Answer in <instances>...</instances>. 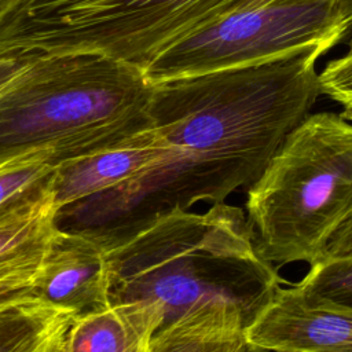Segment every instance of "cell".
I'll list each match as a JSON object with an SVG mask.
<instances>
[{
  "label": "cell",
  "mask_w": 352,
  "mask_h": 352,
  "mask_svg": "<svg viewBox=\"0 0 352 352\" xmlns=\"http://www.w3.org/2000/svg\"><path fill=\"white\" fill-rule=\"evenodd\" d=\"M311 45L286 56L154 84L164 157L133 182L56 210V226L113 238L170 209L221 204L248 188L320 95Z\"/></svg>",
  "instance_id": "obj_1"
},
{
  "label": "cell",
  "mask_w": 352,
  "mask_h": 352,
  "mask_svg": "<svg viewBox=\"0 0 352 352\" xmlns=\"http://www.w3.org/2000/svg\"><path fill=\"white\" fill-rule=\"evenodd\" d=\"M104 239L111 302H155L164 315L161 326L205 304L226 302L239 311L246 329L282 283L260 253L245 212L226 202L204 213L175 208Z\"/></svg>",
  "instance_id": "obj_2"
},
{
  "label": "cell",
  "mask_w": 352,
  "mask_h": 352,
  "mask_svg": "<svg viewBox=\"0 0 352 352\" xmlns=\"http://www.w3.org/2000/svg\"><path fill=\"white\" fill-rule=\"evenodd\" d=\"M154 84L136 66L89 54H38L0 89V164L47 151L55 164L151 126Z\"/></svg>",
  "instance_id": "obj_3"
},
{
  "label": "cell",
  "mask_w": 352,
  "mask_h": 352,
  "mask_svg": "<svg viewBox=\"0 0 352 352\" xmlns=\"http://www.w3.org/2000/svg\"><path fill=\"white\" fill-rule=\"evenodd\" d=\"M246 190V217L264 258L320 260L352 214V124L336 113L308 114Z\"/></svg>",
  "instance_id": "obj_4"
},
{
  "label": "cell",
  "mask_w": 352,
  "mask_h": 352,
  "mask_svg": "<svg viewBox=\"0 0 352 352\" xmlns=\"http://www.w3.org/2000/svg\"><path fill=\"white\" fill-rule=\"evenodd\" d=\"M241 1L19 0L0 25V47L100 54L144 72L166 48Z\"/></svg>",
  "instance_id": "obj_5"
},
{
  "label": "cell",
  "mask_w": 352,
  "mask_h": 352,
  "mask_svg": "<svg viewBox=\"0 0 352 352\" xmlns=\"http://www.w3.org/2000/svg\"><path fill=\"white\" fill-rule=\"evenodd\" d=\"M349 28L336 0H278L232 11L183 37L144 74L158 84L274 60L311 45L331 48Z\"/></svg>",
  "instance_id": "obj_6"
},
{
  "label": "cell",
  "mask_w": 352,
  "mask_h": 352,
  "mask_svg": "<svg viewBox=\"0 0 352 352\" xmlns=\"http://www.w3.org/2000/svg\"><path fill=\"white\" fill-rule=\"evenodd\" d=\"M37 298L76 316L111 304V264L103 236L92 231L55 232L33 285Z\"/></svg>",
  "instance_id": "obj_7"
},
{
  "label": "cell",
  "mask_w": 352,
  "mask_h": 352,
  "mask_svg": "<svg viewBox=\"0 0 352 352\" xmlns=\"http://www.w3.org/2000/svg\"><path fill=\"white\" fill-rule=\"evenodd\" d=\"M248 352H352V309L304 300L290 285L245 329Z\"/></svg>",
  "instance_id": "obj_8"
},
{
  "label": "cell",
  "mask_w": 352,
  "mask_h": 352,
  "mask_svg": "<svg viewBox=\"0 0 352 352\" xmlns=\"http://www.w3.org/2000/svg\"><path fill=\"white\" fill-rule=\"evenodd\" d=\"M164 153L160 133L150 126L102 148L58 162L52 184L56 210L133 182L157 164Z\"/></svg>",
  "instance_id": "obj_9"
},
{
  "label": "cell",
  "mask_w": 352,
  "mask_h": 352,
  "mask_svg": "<svg viewBox=\"0 0 352 352\" xmlns=\"http://www.w3.org/2000/svg\"><path fill=\"white\" fill-rule=\"evenodd\" d=\"M162 320V309L155 302H111L73 318L58 352H151Z\"/></svg>",
  "instance_id": "obj_10"
},
{
  "label": "cell",
  "mask_w": 352,
  "mask_h": 352,
  "mask_svg": "<svg viewBox=\"0 0 352 352\" xmlns=\"http://www.w3.org/2000/svg\"><path fill=\"white\" fill-rule=\"evenodd\" d=\"M151 352H248L245 323L232 305L209 302L161 326Z\"/></svg>",
  "instance_id": "obj_11"
},
{
  "label": "cell",
  "mask_w": 352,
  "mask_h": 352,
  "mask_svg": "<svg viewBox=\"0 0 352 352\" xmlns=\"http://www.w3.org/2000/svg\"><path fill=\"white\" fill-rule=\"evenodd\" d=\"M58 231L54 198L0 226V283L33 282Z\"/></svg>",
  "instance_id": "obj_12"
},
{
  "label": "cell",
  "mask_w": 352,
  "mask_h": 352,
  "mask_svg": "<svg viewBox=\"0 0 352 352\" xmlns=\"http://www.w3.org/2000/svg\"><path fill=\"white\" fill-rule=\"evenodd\" d=\"M74 314L32 298L0 308V352H58Z\"/></svg>",
  "instance_id": "obj_13"
},
{
  "label": "cell",
  "mask_w": 352,
  "mask_h": 352,
  "mask_svg": "<svg viewBox=\"0 0 352 352\" xmlns=\"http://www.w3.org/2000/svg\"><path fill=\"white\" fill-rule=\"evenodd\" d=\"M55 161L47 151L0 164V226L52 198Z\"/></svg>",
  "instance_id": "obj_14"
},
{
  "label": "cell",
  "mask_w": 352,
  "mask_h": 352,
  "mask_svg": "<svg viewBox=\"0 0 352 352\" xmlns=\"http://www.w3.org/2000/svg\"><path fill=\"white\" fill-rule=\"evenodd\" d=\"M292 286L307 301L352 309V257L320 258Z\"/></svg>",
  "instance_id": "obj_15"
},
{
  "label": "cell",
  "mask_w": 352,
  "mask_h": 352,
  "mask_svg": "<svg viewBox=\"0 0 352 352\" xmlns=\"http://www.w3.org/2000/svg\"><path fill=\"white\" fill-rule=\"evenodd\" d=\"M318 87L320 94L342 107L340 116L352 121V41L344 56L329 62L318 74Z\"/></svg>",
  "instance_id": "obj_16"
},
{
  "label": "cell",
  "mask_w": 352,
  "mask_h": 352,
  "mask_svg": "<svg viewBox=\"0 0 352 352\" xmlns=\"http://www.w3.org/2000/svg\"><path fill=\"white\" fill-rule=\"evenodd\" d=\"M41 52L28 51L23 48L0 47V89L28 67Z\"/></svg>",
  "instance_id": "obj_17"
},
{
  "label": "cell",
  "mask_w": 352,
  "mask_h": 352,
  "mask_svg": "<svg viewBox=\"0 0 352 352\" xmlns=\"http://www.w3.org/2000/svg\"><path fill=\"white\" fill-rule=\"evenodd\" d=\"M348 257H352V214L333 234L322 256V258Z\"/></svg>",
  "instance_id": "obj_18"
},
{
  "label": "cell",
  "mask_w": 352,
  "mask_h": 352,
  "mask_svg": "<svg viewBox=\"0 0 352 352\" xmlns=\"http://www.w3.org/2000/svg\"><path fill=\"white\" fill-rule=\"evenodd\" d=\"M32 298H37L33 290V282L8 280L0 283V308Z\"/></svg>",
  "instance_id": "obj_19"
},
{
  "label": "cell",
  "mask_w": 352,
  "mask_h": 352,
  "mask_svg": "<svg viewBox=\"0 0 352 352\" xmlns=\"http://www.w3.org/2000/svg\"><path fill=\"white\" fill-rule=\"evenodd\" d=\"M272 1H278V0H242L235 11L264 6V4H268ZM337 4L340 7L345 21L349 23V26H352V0H337Z\"/></svg>",
  "instance_id": "obj_20"
},
{
  "label": "cell",
  "mask_w": 352,
  "mask_h": 352,
  "mask_svg": "<svg viewBox=\"0 0 352 352\" xmlns=\"http://www.w3.org/2000/svg\"><path fill=\"white\" fill-rule=\"evenodd\" d=\"M19 0H0V25L8 16V14L15 8Z\"/></svg>",
  "instance_id": "obj_21"
}]
</instances>
